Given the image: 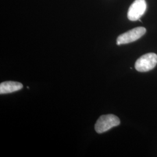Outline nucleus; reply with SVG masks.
Listing matches in <instances>:
<instances>
[{"label": "nucleus", "mask_w": 157, "mask_h": 157, "mask_svg": "<svg viewBox=\"0 0 157 157\" xmlns=\"http://www.w3.org/2000/svg\"><path fill=\"white\" fill-rule=\"evenodd\" d=\"M147 3L145 0H135L130 6L128 12V17L130 21H136L139 20L145 13Z\"/></svg>", "instance_id": "obj_4"}, {"label": "nucleus", "mask_w": 157, "mask_h": 157, "mask_svg": "<svg viewBox=\"0 0 157 157\" xmlns=\"http://www.w3.org/2000/svg\"><path fill=\"white\" fill-rule=\"evenodd\" d=\"M157 64V55L155 53H147L140 56L135 63L136 71L146 72L153 69Z\"/></svg>", "instance_id": "obj_2"}, {"label": "nucleus", "mask_w": 157, "mask_h": 157, "mask_svg": "<svg viewBox=\"0 0 157 157\" xmlns=\"http://www.w3.org/2000/svg\"><path fill=\"white\" fill-rule=\"evenodd\" d=\"M146 33V29L144 27H137L121 34L117 40V44H126L134 42L139 39Z\"/></svg>", "instance_id": "obj_3"}, {"label": "nucleus", "mask_w": 157, "mask_h": 157, "mask_svg": "<svg viewBox=\"0 0 157 157\" xmlns=\"http://www.w3.org/2000/svg\"><path fill=\"white\" fill-rule=\"evenodd\" d=\"M120 123L119 119L116 115L113 114L102 115L95 124V131L98 133H102L113 127L117 126Z\"/></svg>", "instance_id": "obj_1"}, {"label": "nucleus", "mask_w": 157, "mask_h": 157, "mask_svg": "<svg viewBox=\"0 0 157 157\" xmlns=\"http://www.w3.org/2000/svg\"><path fill=\"white\" fill-rule=\"evenodd\" d=\"M23 84L19 82L7 81L1 83L0 84V94H8L21 90Z\"/></svg>", "instance_id": "obj_5"}]
</instances>
